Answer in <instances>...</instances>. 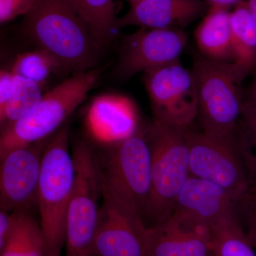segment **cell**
<instances>
[{"label": "cell", "instance_id": "14", "mask_svg": "<svg viewBox=\"0 0 256 256\" xmlns=\"http://www.w3.org/2000/svg\"><path fill=\"white\" fill-rule=\"evenodd\" d=\"M210 8L203 0H139L127 14L118 18L116 30L130 26L183 30L204 18Z\"/></svg>", "mask_w": 256, "mask_h": 256}, {"label": "cell", "instance_id": "28", "mask_svg": "<svg viewBox=\"0 0 256 256\" xmlns=\"http://www.w3.org/2000/svg\"><path fill=\"white\" fill-rule=\"evenodd\" d=\"M210 6H216L222 8H234L238 3L242 2L244 0H205Z\"/></svg>", "mask_w": 256, "mask_h": 256}, {"label": "cell", "instance_id": "10", "mask_svg": "<svg viewBox=\"0 0 256 256\" xmlns=\"http://www.w3.org/2000/svg\"><path fill=\"white\" fill-rule=\"evenodd\" d=\"M92 256H150L148 227L142 217L104 184Z\"/></svg>", "mask_w": 256, "mask_h": 256}, {"label": "cell", "instance_id": "3", "mask_svg": "<svg viewBox=\"0 0 256 256\" xmlns=\"http://www.w3.org/2000/svg\"><path fill=\"white\" fill-rule=\"evenodd\" d=\"M188 128L154 120L146 130L151 151L152 188L144 220L150 222V227L162 223L172 214L176 198L190 178Z\"/></svg>", "mask_w": 256, "mask_h": 256}, {"label": "cell", "instance_id": "32", "mask_svg": "<svg viewBox=\"0 0 256 256\" xmlns=\"http://www.w3.org/2000/svg\"><path fill=\"white\" fill-rule=\"evenodd\" d=\"M130 2L132 4L134 2H137L139 1V0H129Z\"/></svg>", "mask_w": 256, "mask_h": 256}, {"label": "cell", "instance_id": "25", "mask_svg": "<svg viewBox=\"0 0 256 256\" xmlns=\"http://www.w3.org/2000/svg\"><path fill=\"white\" fill-rule=\"evenodd\" d=\"M38 0H0V23L4 24L20 16H25Z\"/></svg>", "mask_w": 256, "mask_h": 256}, {"label": "cell", "instance_id": "5", "mask_svg": "<svg viewBox=\"0 0 256 256\" xmlns=\"http://www.w3.org/2000/svg\"><path fill=\"white\" fill-rule=\"evenodd\" d=\"M98 70L74 74L46 92L28 116L1 131L0 158L20 146L48 139L86 99L98 80Z\"/></svg>", "mask_w": 256, "mask_h": 256}, {"label": "cell", "instance_id": "24", "mask_svg": "<svg viewBox=\"0 0 256 256\" xmlns=\"http://www.w3.org/2000/svg\"><path fill=\"white\" fill-rule=\"evenodd\" d=\"M15 212L14 227L6 244L0 249V256H24L28 224L32 214L30 212Z\"/></svg>", "mask_w": 256, "mask_h": 256}, {"label": "cell", "instance_id": "23", "mask_svg": "<svg viewBox=\"0 0 256 256\" xmlns=\"http://www.w3.org/2000/svg\"><path fill=\"white\" fill-rule=\"evenodd\" d=\"M242 154L252 176L256 173V107L244 102L239 122Z\"/></svg>", "mask_w": 256, "mask_h": 256}, {"label": "cell", "instance_id": "2", "mask_svg": "<svg viewBox=\"0 0 256 256\" xmlns=\"http://www.w3.org/2000/svg\"><path fill=\"white\" fill-rule=\"evenodd\" d=\"M69 134V126H64L53 134L42 160L37 210L50 256H62L66 244L67 210L76 178Z\"/></svg>", "mask_w": 256, "mask_h": 256}, {"label": "cell", "instance_id": "29", "mask_svg": "<svg viewBox=\"0 0 256 256\" xmlns=\"http://www.w3.org/2000/svg\"><path fill=\"white\" fill-rule=\"evenodd\" d=\"M244 102L256 107V76L252 85L248 90L246 96L244 98Z\"/></svg>", "mask_w": 256, "mask_h": 256}, {"label": "cell", "instance_id": "21", "mask_svg": "<svg viewBox=\"0 0 256 256\" xmlns=\"http://www.w3.org/2000/svg\"><path fill=\"white\" fill-rule=\"evenodd\" d=\"M101 46L110 43L114 38L116 24L114 0H70Z\"/></svg>", "mask_w": 256, "mask_h": 256}, {"label": "cell", "instance_id": "8", "mask_svg": "<svg viewBox=\"0 0 256 256\" xmlns=\"http://www.w3.org/2000/svg\"><path fill=\"white\" fill-rule=\"evenodd\" d=\"M190 176L216 184L240 200L252 174L242 154L239 134L222 138L188 128Z\"/></svg>", "mask_w": 256, "mask_h": 256}, {"label": "cell", "instance_id": "20", "mask_svg": "<svg viewBox=\"0 0 256 256\" xmlns=\"http://www.w3.org/2000/svg\"><path fill=\"white\" fill-rule=\"evenodd\" d=\"M11 70L14 75L36 82L43 90L57 76L68 74L60 60L40 48L18 55Z\"/></svg>", "mask_w": 256, "mask_h": 256}, {"label": "cell", "instance_id": "13", "mask_svg": "<svg viewBox=\"0 0 256 256\" xmlns=\"http://www.w3.org/2000/svg\"><path fill=\"white\" fill-rule=\"evenodd\" d=\"M148 242L150 256H214L210 226L178 210L148 228Z\"/></svg>", "mask_w": 256, "mask_h": 256}, {"label": "cell", "instance_id": "26", "mask_svg": "<svg viewBox=\"0 0 256 256\" xmlns=\"http://www.w3.org/2000/svg\"><path fill=\"white\" fill-rule=\"evenodd\" d=\"M14 87V74L12 70L2 69L0 72V110L8 104Z\"/></svg>", "mask_w": 256, "mask_h": 256}, {"label": "cell", "instance_id": "9", "mask_svg": "<svg viewBox=\"0 0 256 256\" xmlns=\"http://www.w3.org/2000/svg\"><path fill=\"white\" fill-rule=\"evenodd\" d=\"M144 74L156 120L176 128H191L198 114V90L192 70L178 60Z\"/></svg>", "mask_w": 256, "mask_h": 256}, {"label": "cell", "instance_id": "18", "mask_svg": "<svg viewBox=\"0 0 256 256\" xmlns=\"http://www.w3.org/2000/svg\"><path fill=\"white\" fill-rule=\"evenodd\" d=\"M230 25L234 63L248 76L256 73V21L246 0L230 11Z\"/></svg>", "mask_w": 256, "mask_h": 256}, {"label": "cell", "instance_id": "7", "mask_svg": "<svg viewBox=\"0 0 256 256\" xmlns=\"http://www.w3.org/2000/svg\"><path fill=\"white\" fill-rule=\"evenodd\" d=\"M97 154L102 184L114 194L130 205L144 220L151 194L152 158L146 130L106 144Z\"/></svg>", "mask_w": 256, "mask_h": 256}, {"label": "cell", "instance_id": "4", "mask_svg": "<svg viewBox=\"0 0 256 256\" xmlns=\"http://www.w3.org/2000/svg\"><path fill=\"white\" fill-rule=\"evenodd\" d=\"M198 96V114L203 132L222 138L238 136L244 106L242 82L247 76L234 63L196 56L192 70Z\"/></svg>", "mask_w": 256, "mask_h": 256}, {"label": "cell", "instance_id": "15", "mask_svg": "<svg viewBox=\"0 0 256 256\" xmlns=\"http://www.w3.org/2000/svg\"><path fill=\"white\" fill-rule=\"evenodd\" d=\"M86 121L92 138L104 146L130 137L140 129L134 102L117 94L96 98L89 108Z\"/></svg>", "mask_w": 256, "mask_h": 256}, {"label": "cell", "instance_id": "16", "mask_svg": "<svg viewBox=\"0 0 256 256\" xmlns=\"http://www.w3.org/2000/svg\"><path fill=\"white\" fill-rule=\"evenodd\" d=\"M237 201L222 186L190 176L176 198L174 212L193 216L210 226L236 214Z\"/></svg>", "mask_w": 256, "mask_h": 256}, {"label": "cell", "instance_id": "30", "mask_svg": "<svg viewBox=\"0 0 256 256\" xmlns=\"http://www.w3.org/2000/svg\"><path fill=\"white\" fill-rule=\"evenodd\" d=\"M249 8L256 21V0H247Z\"/></svg>", "mask_w": 256, "mask_h": 256}, {"label": "cell", "instance_id": "19", "mask_svg": "<svg viewBox=\"0 0 256 256\" xmlns=\"http://www.w3.org/2000/svg\"><path fill=\"white\" fill-rule=\"evenodd\" d=\"M210 228L214 256H256L255 248L236 215L210 226Z\"/></svg>", "mask_w": 256, "mask_h": 256}, {"label": "cell", "instance_id": "31", "mask_svg": "<svg viewBox=\"0 0 256 256\" xmlns=\"http://www.w3.org/2000/svg\"><path fill=\"white\" fill-rule=\"evenodd\" d=\"M248 236L256 250V230H252V233L248 234Z\"/></svg>", "mask_w": 256, "mask_h": 256}, {"label": "cell", "instance_id": "6", "mask_svg": "<svg viewBox=\"0 0 256 256\" xmlns=\"http://www.w3.org/2000/svg\"><path fill=\"white\" fill-rule=\"evenodd\" d=\"M76 178L66 220V256H92L102 200L97 154L87 142L73 148Z\"/></svg>", "mask_w": 256, "mask_h": 256}, {"label": "cell", "instance_id": "22", "mask_svg": "<svg viewBox=\"0 0 256 256\" xmlns=\"http://www.w3.org/2000/svg\"><path fill=\"white\" fill-rule=\"evenodd\" d=\"M44 96L43 89L36 82L14 75L12 95L0 110L1 131L28 116L40 104Z\"/></svg>", "mask_w": 256, "mask_h": 256}, {"label": "cell", "instance_id": "11", "mask_svg": "<svg viewBox=\"0 0 256 256\" xmlns=\"http://www.w3.org/2000/svg\"><path fill=\"white\" fill-rule=\"evenodd\" d=\"M50 138L0 158V210L32 213L37 208L42 160Z\"/></svg>", "mask_w": 256, "mask_h": 256}, {"label": "cell", "instance_id": "27", "mask_svg": "<svg viewBox=\"0 0 256 256\" xmlns=\"http://www.w3.org/2000/svg\"><path fill=\"white\" fill-rule=\"evenodd\" d=\"M16 212L0 210V249L2 248L12 233Z\"/></svg>", "mask_w": 256, "mask_h": 256}, {"label": "cell", "instance_id": "1", "mask_svg": "<svg viewBox=\"0 0 256 256\" xmlns=\"http://www.w3.org/2000/svg\"><path fill=\"white\" fill-rule=\"evenodd\" d=\"M22 28L37 48L55 56L67 73L92 70L101 45L70 0H38Z\"/></svg>", "mask_w": 256, "mask_h": 256}, {"label": "cell", "instance_id": "17", "mask_svg": "<svg viewBox=\"0 0 256 256\" xmlns=\"http://www.w3.org/2000/svg\"><path fill=\"white\" fill-rule=\"evenodd\" d=\"M194 36L202 56L214 62L234 63L230 8L210 6Z\"/></svg>", "mask_w": 256, "mask_h": 256}, {"label": "cell", "instance_id": "12", "mask_svg": "<svg viewBox=\"0 0 256 256\" xmlns=\"http://www.w3.org/2000/svg\"><path fill=\"white\" fill-rule=\"evenodd\" d=\"M188 36L180 28H146L124 38L116 74L129 79L136 74L180 60Z\"/></svg>", "mask_w": 256, "mask_h": 256}]
</instances>
